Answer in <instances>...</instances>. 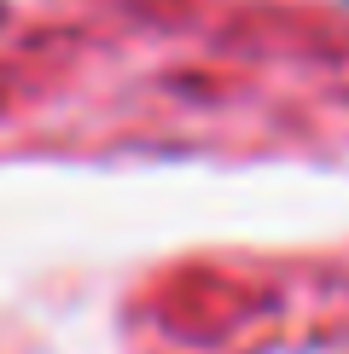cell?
I'll return each instance as SVG.
<instances>
[{
    "mask_svg": "<svg viewBox=\"0 0 349 354\" xmlns=\"http://www.w3.org/2000/svg\"><path fill=\"white\" fill-rule=\"evenodd\" d=\"M0 24H6V0H0Z\"/></svg>",
    "mask_w": 349,
    "mask_h": 354,
    "instance_id": "6da1fadb",
    "label": "cell"
}]
</instances>
